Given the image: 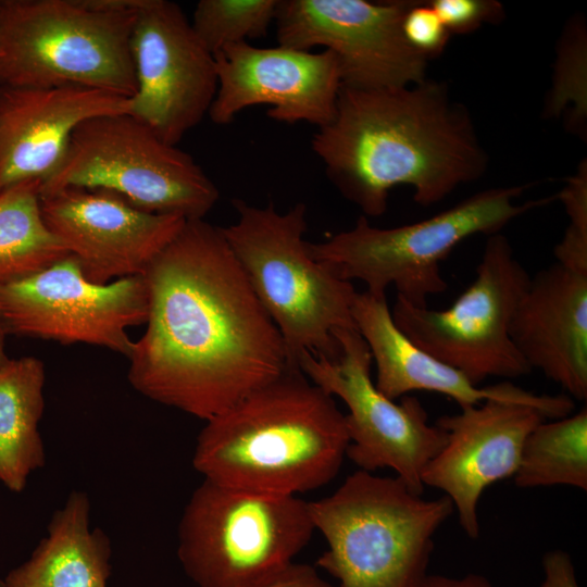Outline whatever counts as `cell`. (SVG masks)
I'll return each mask as SVG.
<instances>
[{
    "mask_svg": "<svg viewBox=\"0 0 587 587\" xmlns=\"http://www.w3.org/2000/svg\"><path fill=\"white\" fill-rule=\"evenodd\" d=\"M142 275L127 375L142 396L208 421L297 367L221 227L187 220Z\"/></svg>",
    "mask_w": 587,
    "mask_h": 587,
    "instance_id": "6da1fadb",
    "label": "cell"
},
{
    "mask_svg": "<svg viewBox=\"0 0 587 587\" xmlns=\"http://www.w3.org/2000/svg\"><path fill=\"white\" fill-rule=\"evenodd\" d=\"M311 147L333 185L364 216L386 212L389 191L413 189L429 207L487 167L465 109L444 84L427 79L404 87L340 88L333 120Z\"/></svg>",
    "mask_w": 587,
    "mask_h": 587,
    "instance_id": "7a4b0ae2",
    "label": "cell"
},
{
    "mask_svg": "<svg viewBox=\"0 0 587 587\" xmlns=\"http://www.w3.org/2000/svg\"><path fill=\"white\" fill-rule=\"evenodd\" d=\"M348 446L334 397L291 367L205 421L192 465L221 485L298 496L332 482Z\"/></svg>",
    "mask_w": 587,
    "mask_h": 587,
    "instance_id": "3957f363",
    "label": "cell"
},
{
    "mask_svg": "<svg viewBox=\"0 0 587 587\" xmlns=\"http://www.w3.org/2000/svg\"><path fill=\"white\" fill-rule=\"evenodd\" d=\"M139 0H0V87L137 88L130 37Z\"/></svg>",
    "mask_w": 587,
    "mask_h": 587,
    "instance_id": "277c9868",
    "label": "cell"
},
{
    "mask_svg": "<svg viewBox=\"0 0 587 587\" xmlns=\"http://www.w3.org/2000/svg\"><path fill=\"white\" fill-rule=\"evenodd\" d=\"M309 507L327 544L316 565L340 587H414L436 532L454 511L445 495L427 500L397 476L362 470Z\"/></svg>",
    "mask_w": 587,
    "mask_h": 587,
    "instance_id": "5b68a950",
    "label": "cell"
},
{
    "mask_svg": "<svg viewBox=\"0 0 587 587\" xmlns=\"http://www.w3.org/2000/svg\"><path fill=\"white\" fill-rule=\"evenodd\" d=\"M237 220L222 232L257 297L277 326L290 363L309 353L335 360L339 330L357 329L352 304L357 290L309 253L303 235L307 207L278 212L234 199Z\"/></svg>",
    "mask_w": 587,
    "mask_h": 587,
    "instance_id": "8992f818",
    "label": "cell"
},
{
    "mask_svg": "<svg viewBox=\"0 0 587 587\" xmlns=\"http://www.w3.org/2000/svg\"><path fill=\"white\" fill-rule=\"evenodd\" d=\"M525 188L486 189L428 218L391 228L372 226L361 215L352 228L323 242H307V248L336 277L361 280L375 294H386L392 285L398 297L425 308L430 296L447 289L440 263L460 242L476 234H498L514 218L553 199L519 203Z\"/></svg>",
    "mask_w": 587,
    "mask_h": 587,
    "instance_id": "52a82bcc",
    "label": "cell"
},
{
    "mask_svg": "<svg viewBox=\"0 0 587 587\" xmlns=\"http://www.w3.org/2000/svg\"><path fill=\"white\" fill-rule=\"evenodd\" d=\"M315 527L299 496L247 491L208 479L177 528V558L198 587H246L295 562Z\"/></svg>",
    "mask_w": 587,
    "mask_h": 587,
    "instance_id": "ba28073f",
    "label": "cell"
},
{
    "mask_svg": "<svg viewBox=\"0 0 587 587\" xmlns=\"http://www.w3.org/2000/svg\"><path fill=\"white\" fill-rule=\"evenodd\" d=\"M66 187L109 190L138 210L204 218L220 192L187 152L127 112L80 123L40 195Z\"/></svg>",
    "mask_w": 587,
    "mask_h": 587,
    "instance_id": "9c48e42d",
    "label": "cell"
},
{
    "mask_svg": "<svg viewBox=\"0 0 587 587\" xmlns=\"http://www.w3.org/2000/svg\"><path fill=\"white\" fill-rule=\"evenodd\" d=\"M530 277L508 238L494 234L474 280L449 308L414 307L397 296L391 315L413 344L473 384L488 377L516 378L532 371L510 336Z\"/></svg>",
    "mask_w": 587,
    "mask_h": 587,
    "instance_id": "30bf717a",
    "label": "cell"
},
{
    "mask_svg": "<svg viewBox=\"0 0 587 587\" xmlns=\"http://www.w3.org/2000/svg\"><path fill=\"white\" fill-rule=\"evenodd\" d=\"M336 338L340 345L337 359L305 353L298 366L313 384L347 405L346 457L365 472L390 469L422 495L423 471L445 446V430L428 422L417 398L404 396L396 403L376 388L371 377L372 357L358 329L339 330Z\"/></svg>",
    "mask_w": 587,
    "mask_h": 587,
    "instance_id": "8fae6325",
    "label": "cell"
},
{
    "mask_svg": "<svg viewBox=\"0 0 587 587\" xmlns=\"http://www.w3.org/2000/svg\"><path fill=\"white\" fill-rule=\"evenodd\" d=\"M147 316L143 275L95 284L72 254L0 287V325L7 336L87 344L128 359L134 341L127 329L145 324Z\"/></svg>",
    "mask_w": 587,
    "mask_h": 587,
    "instance_id": "7c38bea8",
    "label": "cell"
},
{
    "mask_svg": "<svg viewBox=\"0 0 587 587\" xmlns=\"http://www.w3.org/2000/svg\"><path fill=\"white\" fill-rule=\"evenodd\" d=\"M411 1L279 0L278 46L333 51L341 86L357 89L404 87L426 79L428 59L402 33Z\"/></svg>",
    "mask_w": 587,
    "mask_h": 587,
    "instance_id": "4fadbf2b",
    "label": "cell"
},
{
    "mask_svg": "<svg viewBox=\"0 0 587 587\" xmlns=\"http://www.w3.org/2000/svg\"><path fill=\"white\" fill-rule=\"evenodd\" d=\"M137 88L128 113L176 146L209 113L217 91L214 55L179 4L139 0L130 37Z\"/></svg>",
    "mask_w": 587,
    "mask_h": 587,
    "instance_id": "5bb4252c",
    "label": "cell"
},
{
    "mask_svg": "<svg viewBox=\"0 0 587 587\" xmlns=\"http://www.w3.org/2000/svg\"><path fill=\"white\" fill-rule=\"evenodd\" d=\"M566 395H549L540 402L486 400L444 415L437 424L447 435L445 446L422 474L425 486L445 492L471 538L479 536L478 502L486 488L514 476L524 441L541 422L573 413Z\"/></svg>",
    "mask_w": 587,
    "mask_h": 587,
    "instance_id": "9a60e30c",
    "label": "cell"
},
{
    "mask_svg": "<svg viewBox=\"0 0 587 587\" xmlns=\"http://www.w3.org/2000/svg\"><path fill=\"white\" fill-rule=\"evenodd\" d=\"M214 60L218 86L208 115L217 125L257 104H268L267 116L280 123L320 128L334 117L341 74L330 50L259 48L241 41L224 47Z\"/></svg>",
    "mask_w": 587,
    "mask_h": 587,
    "instance_id": "2e32d148",
    "label": "cell"
},
{
    "mask_svg": "<svg viewBox=\"0 0 587 587\" xmlns=\"http://www.w3.org/2000/svg\"><path fill=\"white\" fill-rule=\"evenodd\" d=\"M40 209L48 228L95 284L142 275L187 221L138 210L109 190L79 187L40 195Z\"/></svg>",
    "mask_w": 587,
    "mask_h": 587,
    "instance_id": "e0dca14e",
    "label": "cell"
},
{
    "mask_svg": "<svg viewBox=\"0 0 587 587\" xmlns=\"http://www.w3.org/2000/svg\"><path fill=\"white\" fill-rule=\"evenodd\" d=\"M129 98L83 87H0V193L59 166L84 121L127 112Z\"/></svg>",
    "mask_w": 587,
    "mask_h": 587,
    "instance_id": "ac0fdd59",
    "label": "cell"
},
{
    "mask_svg": "<svg viewBox=\"0 0 587 587\" xmlns=\"http://www.w3.org/2000/svg\"><path fill=\"white\" fill-rule=\"evenodd\" d=\"M530 370L587 398V273L554 263L530 277L510 326Z\"/></svg>",
    "mask_w": 587,
    "mask_h": 587,
    "instance_id": "d6986e66",
    "label": "cell"
},
{
    "mask_svg": "<svg viewBox=\"0 0 587 587\" xmlns=\"http://www.w3.org/2000/svg\"><path fill=\"white\" fill-rule=\"evenodd\" d=\"M357 329L376 365V388L395 400L415 390L433 391L453 399L460 408L486 400L540 402L536 395L510 382L478 387L464 374L413 344L396 325L386 294L357 292L352 304Z\"/></svg>",
    "mask_w": 587,
    "mask_h": 587,
    "instance_id": "ffe728a7",
    "label": "cell"
},
{
    "mask_svg": "<svg viewBox=\"0 0 587 587\" xmlns=\"http://www.w3.org/2000/svg\"><path fill=\"white\" fill-rule=\"evenodd\" d=\"M90 510L88 495L72 491L29 559L2 579L7 587H108L111 541L101 528L91 529Z\"/></svg>",
    "mask_w": 587,
    "mask_h": 587,
    "instance_id": "44dd1931",
    "label": "cell"
},
{
    "mask_svg": "<svg viewBox=\"0 0 587 587\" xmlns=\"http://www.w3.org/2000/svg\"><path fill=\"white\" fill-rule=\"evenodd\" d=\"M45 380L43 363L34 357L10 359L0 369V482L13 492L46 464L39 432Z\"/></svg>",
    "mask_w": 587,
    "mask_h": 587,
    "instance_id": "7402d4cb",
    "label": "cell"
},
{
    "mask_svg": "<svg viewBox=\"0 0 587 587\" xmlns=\"http://www.w3.org/2000/svg\"><path fill=\"white\" fill-rule=\"evenodd\" d=\"M41 184L38 179L26 180L0 193V287L70 254L45 223Z\"/></svg>",
    "mask_w": 587,
    "mask_h": 587,
    "instance_id": "603a6c76",
    "label": "cell"
},
{
    "mask_svg": "<svg viewBox=\"0 0 587 587\" xmlns=\"http://www.w3.org/2000/svg\"><path fill=\"white\" fill-rule=\"evenodd\" d=\"M520 488L587 489V409L538 424L526 437L514 474Z\"/></svg>",
    "mask_w": 587,
    "mask_h": 587,
    "instance_id": "cb8c5ba5",
    "label": "cell"
},
{
    "mask_svg": "<svg viewBox=\"0 0 587 587\" xmlns=\"http://www.w3.org/2000/svg\"><path fill=\"white\" fill-rule=\"evenodd\" d=\"M279 0H200L191 25L214 55L224 47L264 37L275 21Z\"/></svg>",
    "mask_w": 587,
    "mask_h": 587,
    "instance_id": "d4e9b609",
    "label": "cell"
},
{
    "mask_svg": "<svg viewBox=\"0 0 587 587\" xmlns=\"http://www.w3.org/2000/svg\"><path fill=\"white\" fill-rule=\"evenodd\" d=\"M570 105L571 127L582 133L587 111L586 29L582 20L570 22L561 39L546 112L559 116Z\"/></svg>",
    "mask_w": 587,
    "mask_h": 587,
    "instance_id": "484cf974",
    "label": "cell"
},
{
    "mask_svg": "<svg viewBox=\"0 0 587 587\" xmlns=\"http://www.w3.org/2000/svg\"><path fill=\"white\" fill-rule=\"evenodd\" d=\"M570 218L563 238L554 247L558 259L570 263L587 260V166L582 162L577 173L567 179L557 196Z\"/></svg>",
    "mask_w": 587,
    "mask_h": 587,
    "instance_id": "4316f807",
    "label": "cell"
},
{
    "mask_svg": "<svg viewBox=\"0 0 587 587\" xmlns=\"http://www.w3.org/2000/svg\"><path fill=\"white\" fill-rule=\"evenodd\" d=\"M402 33L408 43L427 59L439 55L451 36L429 2L411 1L402 20Z\"/></svg>",
    "mask_w": 587,
    "mask_h": 587,
    "instance_id": "83f0119b",
    "label": "cell"
},
{
    "mask_svg": "<svg viewBox=\"0 0 587 587\" xmlns=\"http://www.w3.org/2000/svg\"><path fill=\"white\" fill-rule=\"evenodd\" d=\"M450 34L474 32L485 23L499 22L503 5L495 0H434L429 2Z\"/></svg>",
    "mask_w": 587,
    "mask_h": 587,
    "instance_id": "f1b7e54d",
    "label": "cell"
},
{
    "mask_svg": "<svg viewBox=\"0 0 587 587\" xmlns=\"http://www.w3.org/2000/svg\"><path fill=\"white\" fill-rule=\"evenodd\" d=\"M246 587H335L317 570L305 563L292 562L283 570Z\"/></svg>",
    "mask_w": 587,
    "mask_h": 587,
    "instance_id": "f546056e",
    "label": "cell"
},
{
    "mask_svg": "<svg viewBox=\"0 0 587 587\" xmlns=\"http://www.w3.org/2000/svg\"><path fill=\"white\" fill-rule=\"evenodd\" d=\"M544 580L539 587H579L570 554L552 550L542 558Z\"/></svg>",
    "mask_w": 587,
    "mask_h": 587,
    "instance_id": "4dcf8cb0",
    "label": "cell"
},
{
    "mask_svg": "<svg viewBox=\"0 0 587 587\" xmlns=\"http://www.w3.org/2000/svg\"><path fill=\"white\" fill-rule=\"evenodd\" d=\"M414 587H491V584L486 576L477 573H469L462 577L426 573Z\"/></svg>",
    "mask_w": 587,
    "mask_h": 587,
    "instance_id": "1f68e13d",
    "label": "cell"
},
{
    "mask_svg": "<svg viewBox=\"0 0 587 587\" xmlns=\"http://www.w3.org/2000/svg\"><path fill=\"white\" fill-rule=\"evenodd\" d=\"M5 337L7 335L0 325V369L10 360L5 351Z\"/></svg>",
    "mask_w": 587,
    "mask_h": 587,
    "instance_id": "d6a6232c",
    "label": "cell"
},
{
    "mask_svg": "<svg viewBox=\"0 0 587 587\" xmlns=\"http://www.w3.org/2000/svg\"><path fill=\"white\" fill-rule=\"evenodd\" d=\"M0 587H7V585L4 584L2 579H0Z\"/></svg>",
    "mask_w": 587,
    "mask_h": 587,
    "instance_id": "836d02e7",
    "label": "cell"
}]
</instances>
